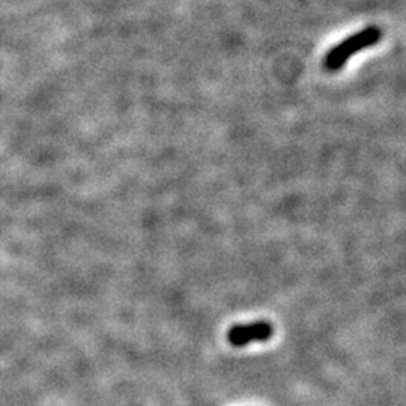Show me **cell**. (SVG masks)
Masks as SVG:
<instances>
[{
	"mask_svg": "<svg viewBox=\"0 0 406 406\" xmlns=\"http://www.w3.org/2000/svg\"><path fill=\"white\" fill-rule=\"evenodd\" d=\"M380 40H383V30L376 26H368L360 32L354 33L349 38L342 41L327 53L324 59L325 69L331 72L342 69L354 55L375 45Z\"/></svg>",
	"mask_w": 406,
	"mask_h": 406,
	"instance_id": "obj_1",
	"label": "cell"
},
{
	"mask_svg": "<svg viewBox=\"0 0 406 406\" xmlns=\"http://www.w3.org/2000/svg\"><path fill=\"white\" fill-rule=\"evenodd\" d=\"M273 334H274L273 325L266 321H259L253 324L232 327L227 334V340L232 346L242 348L247 346L250 343L268 342L273 337Z\"/></svg>",
	"mask_w": 406,
	"mask_h": 406,
	"instance_id": "obj_2",
	"label": "cell"
}]
</instances>
